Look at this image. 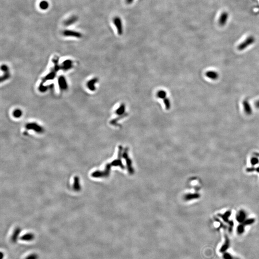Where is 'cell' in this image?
Wrapping results in <instances>:
<instances>
[{"instance_id":"obj_5","label":"cell","mask_w":259,"mask_h":259,"mask_svg":"<svg viewBox=\"0 0 259 259\" xmlns=\"http://www.w3.org/2000/svg\"><path fill=\"white\" fill-rule=\"evenodd\" d=\"M230 245V242L229 239V238L227 237V236H226L225 242L222 246L221 248L220 249V252L224 253L225 252H226V251L229 248Z\"/></svg>"},{"instance_id":"obj_1","label":"cell","mask_w":259,"mask_h":259,"mask_svg":"<svg viewBox=\"0 0 259 259\" xmlns=\"http://www.w3.org/2000/svg\"><path fill=\"white\" fill-rule=\"evenodd\" d=\"M157 96L160 99H163V102L165 105L166 109V110H169L170 108V104L169 100L166 98V92L164 91H159L158 93H157Z\"/></svg>"},{"instance_id":"obj_15","label":"cell","mask_w":259,"mask_h":259,"mask_svg":"<svg viewBox=\"0 0 259 259\" xmlns=\"http://www.w3.org/2000/svg\"><path fill=\"white\" fill-rule=\"evenodd\" d=\"M133 1L134 0H125V1H126V4H130L133 2Z\"/></svg>"},{"instance_id":"obj_12","label":"cell","mask_w":259,"mask_h":259,"mask_svg":"<svg viewBox=\"0 0 259 259\" xmlns=\"http://www.w3.org/2000/svg\"><path fill=\"white\" fill-rule=\"evenodd\" d=\"M38 259V255L36 253H32V254H30L28 256L26 257L25 259Z\"/></svg>"},{"instance_id":"obj_9","label":"cell","mask_w":259,"mask_h":259,"mask_svg":"<svg viewBox=\"0 0 259 259\" xmlns=\"http://www.w3.org/2000/svg\"><path fill=\"white\" fill-rule=\"evenodd\" d=\"M21 232V230L20 229H16L14 231V233L13 234L11 237V241L13 243H16L18 240L19 234Z\"/></svg>"},{"instance_id":"obj_6","label":"cell","mask_w":259,"mask_h":259,"mask_svg":"<svg viewBox=\"0 0 259 259\" xmlns=\"http://www.w3.org/2000/svg\"><path fill=\"white\" fill-rule=\"evenodd\" d=\"M78 20V17L75 16H71L65 20L64 22V25L65 26H71L72 24H75Z\"/></svg>"},{"instance_id":"obj_3","label":"cell","mask_w":259,"mask_h":259,"mask_svg":"<svg viewBox=\"0 0 259 259\" xmlns=\"http://www.w3.org/2000/svg\"><path fill=\"white\" fill-rule=\"evenodd\" d=\"M62 35L65 37H74L76 38H81L82 37L81 33L71 30H65L62 32Z\"/></svg>"},{"instance_id":"obj_4","label":"cell","mask_w":259,"mask_h":259,"mask_svg":"<svg viewBox=\"0 0 259 259\" xmlns=\"http://www.w3.org/2000/svg\"><path fill=\"white\" fill-rule=\"evenodd\" d=\"M254 41H255V39L253 37H252V36L248 37L243 42V43L240 44L239 47H238V49L240 50H241L245 48H247L249 45H250L251 44H252L254 42Z\"/></svg>"},{"instance_id":"obj_10","label":"cell","mask_w":259,"mask_h":259,"mask_svg":"<svg viewBox=\"0 0 259 259\" xmlns=\"http://www.w3.org/2000/svg\"><path fill=\"white\" fill-rule=\"evenodd\" d=\"M49 6H50L49 3H48V1H45V0L42 1H41V2H40V3H39V8H40L41 10H47V9H48L49 8Z\"/></svg>"},{"instance_id":"obj_11","label":"cell","mask_w":259,"mask_h":259,"mask_svg":"<svg viewBox=\"0 0 259 259\" xmlns=\"http://www.w3.org/2000/svg\"><path fill=\"white\" fill-rule=\"evenodd\" d=\"M223 259H234L233 257L232 256L231 254L228 253V252H225L223 253Z\"/></svg>"},{"instance_id":"obj_14","label":"cell","mask_w":259,"mask_h":259,"mask_svg":"<svg viewBox=\"0 0 259 259\" xmlns=\"http://www.w3.org/2000/svg\"><path fill=\"white\" fill-rule=\"evenodd\" d=\"M244 231V227L243 225H240L238 227L237 232L239 234H241Z\"/></svg>"},{"instance_id":"obj_2","label":"cell","mask_w":259,"mask_h":259,"mask_svg":"<svg viewBox=\"0 0 259 259\" xmlns=\"http://www.w3.org/2000/svg\"><path fill=\"white\" fill-rule=\"evenodd\" d=\"M113 23L116 27L118 33L120 35H121L123 33V26H122V21L120 17L116 16L113 18Z\"/></svg>"},{"instance_id":"obj_13","label":"cell","mask_w":259,"mask_h":259,"mask_svg":"<svg viewBox=\"0 0 259 259\" xmlns=\"http://www.w3.org/2000/svg\"><path fill=\"white\" fill-rule=\"evenodd\" d=\"M207 76L211 78L216 79L217 78V74L215 73L212 72H208V73H207Z\"/></svg>"},{"instance_id":"obj_7","label":"cell","mask_w":259,"mask_h":259,"mask_svg":"<svg viewBox=\"0 0 259 259\" xmlns=\"http://www.w3.org/2000/svg\"><path fill=\"white\" fill-rule=\"evenodd\" d=\"M228 17H229V15L227 13H223L221 15V16H220L219 20V23L220 24V26H224L226 24Z\"/></svg>"},{"instance_id":"obj_8","label":"cell","mask_w":259,"mask_h":259,"mask_svg":"<svg viewBox=\"0 0 259 259\" xmlns=\"http://www.w3.org/2000/svg\"><path fill=\"white\" fill-rule=\"evenodd\" d=\"M35 236L34 234L32 233H27L25 235H23L21 237V240L23 241H30L33 240L34 239Z\"/></svg>"}]
</instances>
